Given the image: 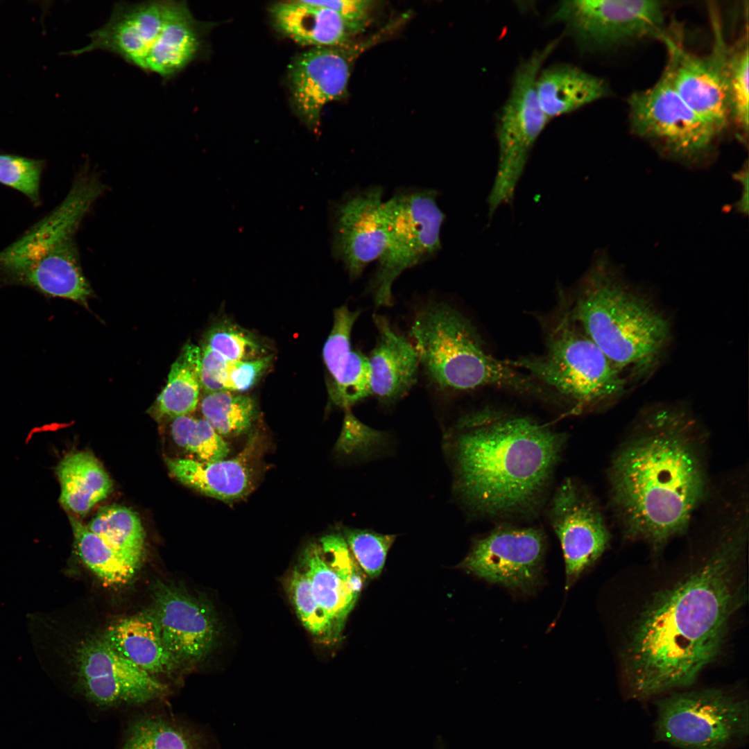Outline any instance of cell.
<instances>
[{
  "mask_svg": "<svg viewBox=\"0 0 749 749\" xmlns=\"http://www.w3.org/2000/svg\"><path fill=\"white\" fill-rule=\"evenodd\" d=\"M745 540L742 524L725 532L700 566L646 605L623 652L632 698L690 686L718 655L730 621L746 599L739 572Z\"/></svg>",
  "mask_w": 749,
  "mask_h": 749,
  "instance_id": "obj_1",
  "label": "cell"
},
{
  "mask_svg": "<svg viewBox=\"0 0 749 749\" xmlns=\"http://www.w3.org/2000/svg\"><path fill=\"white\" fill-rule=\"evenodd\" d=\"M698 430L682 405H657L617 453L611 498L630 537L658 549L688 526L707 485Z\"/></svg>",
  "mask_w": 749,
  "mask_h": 749,
  "instance_id": "obj_2",
  "label": "cell"
},
{
  "mask_svg": "<svg viewBox=\"0 0 749 749\" xmlns=\"http://www.w3.org/2000/svg\"><path fill=\"white\" fill-rule=\"evenodd\" d=\"M566 434L526 416L482 409L460 417L449 440L455 489L488 518L533 516L546 497Z\"/></svg>",
  "mask_w": 749,
  "mask_h": 749,
  "instance_id": "obj_3",
  "label": "cell"
},
{
  "mask_svg": "<svg viewBox=\"0 0 749 749\" xmlns=\"http://www.w3.org/2000/svg\"><path fill=\"white\" fill-rule=\"evenodd\" d=\"M571 312L610 361L637 379L655 372L671 341L668 317L604 250L580 279Z\"/></svg>",
  "mask_w": 749,
  "mask_h": 749,
  "instance_id": "obj_4",
  "label": "cell"
},
{
  "mask_svg": "<svg viewBox=\"0 0 749 749\" xmlns=\"http://www.w3.org/2000/svg\"><path fill=\"white\" fill-rule=\"evenodd\" d=\"M410 334L420 363L441 390L494 386L538 396L544 394L529 375L508 361L490 354L470 321L446 303L433 302L422 308Z\"/></svg>",
  "mask_w": 749,
  "mask_h": 749,
  "instance_id": "obj_5",
  "label": "cell"
},
{
  "mask_svg": "<svg viewBox=\"0 0 749 749\" xmlns=\"http://www.w3.org/2000/svg\"><path fill=\"white\" fill-rule=\"evenodd\" d=\"M527 372L578 409L594 408L619 399L626 388V379L566 310L546 338L543 354L508 361Z\"/></svg>",
  "mask_w": 749,
  "mask_h": 749,
  "instance_id": "obj_6",
  "label": "cell"
},
{
  "mask_svg": "<svg viewBox=\"0 0 749 749\" xmlns=\"http://www.w3.org/2000/svg\"><path fill=\"white\" fill-rule=\"evenodd\" d=\"M438 192L428 188L397 190L384 203L387 239L369 283L377 307L393 304L392 286L406 270L431 259L441 249L445 214Z\"/></svg>",
  "mask_w": 749,
  "mask_h": 749,
  "instance_id": "obj_7",
  "label": "cell"
},
{
  "mask_svg": "<svg viewBox=\"0 0 749 749\" xmlns=\"http://www.w3.org/2000/svg\"><path fill=\"white\" fill-rule=\"evenodd\" d=\"M558 42L554 40L534 51L516 69L497 123L499 159L488 198L489 218L498 208L513 200L530 153L549 121L541 107L536 82L544 61Z\"/></svg>",
  "mask_w": 749,
  "mask_h": 749,
  "instance_id": "obj_8",
  "label": "cell"
},
{
  "mask_svg": "<svg viewBox=\"0 0 749 749\" xmlns=\"http://www.w3.org/2000/svg\"><path fill=\"white\" fill-rule=\"evenodd\" d=\"M656 707V739L681 749H727L748 736V700L726 690L673 693Z\"/></svg>",
  "mask_w": 749,
  "mask_h": 749,
  "instance_id": "obj_9",
  "label": "cell"
},
{
  "mask_svg": "<svg viewBox=\"0 0 749 749\" xmlns=\"http://www.w3.org/2000/svg\"><path fill=\"white\" fill-rule=\"evenodd\" d=\"M628 105L634 133L666 156L694 168L711 162L719 133L682 99L666 68L652 87L631 94Z\"/></svg>",
  "mask_w": 749,
  "mask_h": 749,
  "instance_id": "obj_10",
  "label": "cell"
},
{
  "mask_svg": "<svg viewBox=\"0 0 749 749\" xmlns=\"http://www.w3.org/2000/svg\"><path fill=\"white\" fill-rule=\"evenodd\" d=\"M74 674L80 693L100 708L140 707L169 692L167 685L119 655L103 637L77 648Z\"/></svg>",
  "mask_w": 749,
  "mask_h": 749,
  "instance_id": "obj_11",
  "label": "cell"
},
{
  "mask_svg": "<svg viewBox=\"0 0 749 749\" xmlns=\"http://www.w3.org/2000/svg\"><path fill=\"white\" fill-rule=\"evenodd\" d=\"M664 5L651 0H566L551 20L564 24L582 49H599L661 36Z\"/></svg>",
  "mask_w": 749,
  "mask_h": 749,
  "instance_id": "obj_12",
  "label": "cell"
},
{
  "mask_svg": "<svg viewBox=\"0 0 749 749\" xmlns=\"http://www.w3.org/2000/svg\"><path fill=\"white\" fill-rule=\"evenodd\" d=\"M389 26L365 40L334 47H314L295 56L288 71L291 101L300 118L311 129L318 127L328 103L347 95L352 69L365 51L379 43Z\"/></svg>",
  "mask_w": 749,
  "mask_h": 749,
  "instance_id": "obj_13",
  "label": "cell"
},
{
  "mask_svg": "<svg viewBox=\"0 0 749 749\" xmlns=\"http://www.w3.org/2000/svg\"><path fill=\"white\" fill-rule=\"evenodd\" d=\"M545 551L541 529L504 524L476 539L460 567L490 583L527 591L538 583Z\"/></svg>",
  "mask_w": 749,
  "mask_h": 749,
  "instance_id": "obj_14",
  "label": "cell"
},
{
  "mask_svg": "<svg viewBox=\"0 0 749 749\" xmlns=\"http://www.w3.org/2000/svg\"><path fill=\"white\" fill-rule=\"evenodd\" d=\"M384 188L355 189L335 202L331 210L332 250L350 278H359L381 255L387 239Z\"/></svg>",
  "mask_w": 749,
  "mask_h": 749,
  "instance_id": "obj_15",
  "label": "cell"
},
{
  "mask_svg": "<svg viewBox=\"0 0 749 749\" xmlns=\"http://www.w3.org/2000/svg\"><path fill=\"white\" fill-rule=\"evenodd\" d=\"M712 51L700 56L687 51L675 37L661 35L668 50L669 71L677 93L700 117L718 133L730 120L726 86L728 49L714 21Z\"/></svg>",
  "mask_w": 749,
  "mask_h": 749,
  "instance_id": "obj_16",
  "label": "cell"
},
{
  "mask_svg": "<svg viewBox=\"0 0 749 749\" xmlns=\"http://www.w3.org/2000/svg\"><path fill=\"white\" fill-rule=\"evenodd\" d=\"M548 516L561 544L569 585L601 557L609 531L599 506L573 479H565L556 488Z\"/></svg>",
  "mask_w": 749,
  "mask_h": 749,
  "instance_id": "obj_17",
  "label": "cell"
},
{
  "mask_svg": "<svg viewBox=\"0 0 749 749\" xmlns=\"http://www.w3.org/2000/svg\"><path fill=\"white\" fill-rule=\"evenodd\" d=\"M146 611L170 653L182 664L203 660L214 648L218 626L209 605L182 589L157 582Z\"/></svg>",
  "mask_w": 749,
  "mask_h": 749,
  "instance_id": "obj_18",
  "label": "cell"
},
{
  "mask_svg": "<svg viewBox=\"0 0 749 749\" xmlns=\"http://www.w3.org/2000/svg\"><path fill=\"white\" fill-rule=\"evenodd\" d=\"M313 597L331 622L336 637L361 592L363 578L344 536L330 533L312 545L304 556Z\"/></svg>",
  "mask_w": 749,
  "mask_h": 749,
  "instance_id": "obj_19",
  "label": "cell"
},
{
  "mask_svg": "<svg viewBox=\"0 0 749 749\" xmlns=\"http://www.w3.org/2000/svg\"><path fill=\"white\" fill-rule=\"evenodd\" d=\"M166 3H116L107 22L89 35V44L71 53L108 51L146 72V59L161 30Z\"/></svg>",
  "mask_w": 749,
  "mask_h": 749,
  "instance_id": "obj_20",
  "label": "cell"
},
{
  "mask_svg": "<svg viewBox=\"0 0 749 749\" xmlns=\"http://www.w3.org/2000/svg\"><path fill=\"white\" fill-rule=\"evenodd\" d=\"M361 313L346 305L334 311L333 326L324 345L322 356L330 376L328 392L336 406L350 407L371 395L368 357L352 350L351 333Z\"/></svg>",
  "mask_w": 749,
  "mask_h": 749,
  "instance_id": "obj_21",
  "label": "cell"
},
{
  "mask_svg": "<svg viewBox=\"0 0 749 749\" xmlns=\"http://www.w3.org/2000/svg\"><path fill=\"white\" fill-rule=\"evenodd\" d=\"M373 321L378 335L368 357L371 395L390 405L415 384L419 359L413 345L393 329L385 316L374 314Z\"/></svg>",
  "mask_w": 749,
  "mask_h": 749,
  "instance_id": "obj_22",
  "label": "cell"
},
{
  "mask_svg": "<svg viewBox=\"0 0 749 749\" xmlns=\"http://www.w3.org/2000/svg\"><path fill=\"white\" fill-rule=\"evenodd\" d=\"M276 27L300 44L334 47L349 44L363 30L315 1L277 3L270 9Z\"/></svg>",
  "mask_w": 749,
  "mask_h": 749,
  "instance_id": "obj_23",
  "label": "cell"
},
{
  "mask_svg": "<svg viewBox=\"0 0 749 749\" xmlns=\"http://www.w3.org/2000/svg\"><path fill=\"white\" fill-rule=\"evenodd\" d=\"M203 26L186 1H167L161 30L146 59V72L168 81L182 72L199 55Z\"/></svg>",
  "mask_w": 749,
  "mask_h": 749,
  "instance_id": "obj_24",
  "label": "cell"
},
{
  "mask_svg": "<svg viewBox=\"0 0 749 749\" xmlns=\"http://www.w3.org/2000/svg\"><path fill=\"white\" fill-rule=\"evenodd\" d=\"M246 448L236 457L216 461L166 457L171 474L182 483L222 501H233L252 488V472Z\"/></svg>",
  "mask_w": 749,
  "mask_h": 749,
  "instance_id": "obj_25",
  "label": "cell"
},
{
  "mask_svg": "<svg viewBox=\"0 0 749 749\" xmlns=\"http://www.w3.org/2000/svg\"><path fill=\"white\" fill-rule=\"evenodd\" d=\"M102 637L117 653L155 677L173 675L182 665L165 646L146 612L117 620Z\"/></svg>",
  "mask_w": 749,
  "mask_h": 749,
  "instance_id": "obj_26",
  "label": "cell"
},
{
  "mask_svg": "<svg viewBox=\"0 0 749 749\" xmlns=\"http://www.w3.org/2000/svg\"><path fill=\"white\" fill-rule=\"evenodd\" d=\"M536 87L541 107L549 120L599 100L608 92L603 79L567 64L542 69Z\"/></svg>",
  "mask_w": 749,
  "mask_h": 749,
  "instance_id": "obj_27",
  "label": "cell"
},
{
  "mask_svg": "<svg viewBox=\"0 0 749 749\" xmlns=\"http://www.w3.org/2000/svg\"><path fill=\"white\" fill-rule=\"evenodd\" d=\"M17 285L48 298H61L87 307L92 288L81 268L74 236L66 239L45 262L28 268Z\"/></svg>",
  "mask_w": 749,
  "mask_h": 749,
  "instance_id": "obj_28",
  "label": "cell"
},
{
  "mask_svg": "<svg viewBox=\"0 0 749 749\" xmlns=\"http://www.w3.org/2000/svg\"><path fill=\"white\" fill-rule=\"evenodd\" d=\"M60 485L59 502L75 515H85L112 490V482L101 463L88 451H71L55 467Z\"/></svg>",
  "mask_w": 749,
  "mask_h": 749,
  "instance_id": "obj_29",
  "label": "cell"
},
{
  "mask_svg": "<svg viewBox=\"0 0 749 749\" xmlns=\"http://www.w3.org/2000/svg\"><path fill=\"white\" fill-rule=\"evenodd\" d=\"M200 348L188 342L172 364L167 383L149 408L160 422L189 415L199 403Z\"/></svg>",
  "mask_w": 749,
  "mask_h": 749,
  "instance_id": "obj_30",
  "label": "cell"
},
{
  "mask_svg": "<svg viewBox=\"0 0 749 749\" xmlns=\"http://www.w3.org/2000/svg\"><path fill=\"white\" fill-rule=\"evenodd\" d=\"M119 749H207L199 730L159 715L134 720L127 728Z\"/></svg>",
  "mask_w": 749,
  "mask_h": 749,
  "instance_id": "obj_31",
  "label": "cell"
},
{
  "mask_svg": "<svg viewBox=\"0 0 749 749\" xmlns=\"http://www.w3.org/2000/svg\"><path fill=\"white\" fill-rule=\"evenodd\" d=\"M69 518L78 557L105 585H123L134 576L141 562L112 548L74 516Z\"/></svg>",
  "mask_w": 749,
  "mask_h": 749,
  "instance_id": "obj_32",
  "label": "cell"
},
{
  "mask_svg": "<svg viewBox=\"0 0 749 749\" xmlns=\"http://www.w3.org/2000/svg\"><path fill=\"white\" fill-rule=\"evenodd\" d=\"M87 526L112 548L141 562L145 532L133 510L117 504L101 507Z\"/></svg>",
  "mask_w": 749,
  "mask_h": 749,
  "instance_id": "obj_33",
  "label": "cell"
},
{
  "mask_svg": "<svg viewBox=\"0 0 749 749\" xmlns=\"http://www.w3.org/2000/svg\"><path fill=\"white\" fill-rule=\"evenodd\" d=\"M200 405L203 418L223 438L246 432L256 414L252 397L228 390L205 393Z\"/></svg>",
  "mask_w": 749,
  "mask_h": 749,
  "instance_id": "obj_34",
  "label": "cell"
},
{
  "mask_svg": "<svg viewBox=\"0 0 749 749\" xmlns=\"http://www.w3.org/2000/svg\"><path fill=\"white\" fill-rule=\"evenodd\" d=\"M171 433L175 442L200 461H216L226 458L228 443L204 419L189 415L171 420Z\"/></svg>",
  "mask_w": 749,
  "mask_h": 749,
  "instance_id": "obj_35",
  "label": "cell"
},
{
  "mask_svg": "<svg viewBox=\"0 0 749 749\" xmlns=\"http://www.w3.org/2000/svg\"><path fill=\"white\" fill-rule=\"evenodd\" d=\"M748 45L742 42L734 50L728 49L726 86L730 119L742 135H748L749 118Z\"/></svg>",
  "mask_w": 749,
  "mask_h": 749,
  "instance_id": "obj_36",
  "label": "cell"
},
{
  "mask_svg": "<svg viewBox=\"0 0 749 749\" xmlns=\"http://www.w3.org/2000/svg\"><path fill=\"white\" fill-rule=\"evenodd\" d=\"M202 345L214 350L228 362L255 359L264 356L260 340L250 332L229 322L212 327Z\"/></svg>",
  "mask_w": 749,
  "mask_h": 749,
  "instance_id": "obj_37",
  "label": "cell"
},
{
  "mask_svg": "<svg viewBox=\"0 0 749 749\" xmlns=\"http://www.w3.org/2000/svg\"><path fill=\"white\" fill-rule=\"evenodd\" d=\"M343 536L358 565L370 578L378 576L397 535L370 529L344 528Z\"/></svg>",
  "mask_w": 749,
  "mask_h": 749,
  "instance_id": "obj_38",
  "label": "cell"
},
{
  "mask_svg": "<svg viewBox=\"0 0 749 749\" xmlns=\"http://www.w3.org/2000/svg\"><path fill=\"white\" fill-rule=\"evenodd\" d=\"M288 588L295 611L306 629L316 637H336L331 622L313 597L304 570L296 568L292 571Z\"/></svg>",
  "mask_w": 749,
  "mask_h": 749,
  "instance_id": "obj_39",
  "label": "cell"
},
{
  "mask_svg": "<svg viewBox=\"0 0 749 749\" xmlns=\"http://www.w3.org/2000/svg\"><path fill=\"white\" fill-rule=\"evenodd\" d=\"M44 162L12 154H0V183L40 204V180Z\"/></svg>",
  "mask_w": 749,
  "mask_h": 749,
  "instance_id": "obj_40",
  "label": "cell"
},
{
  "mask_svg": "<svg viewBox=\"0 0 749 749\" xmlns=\"http://www.w3.org/2000/svg\"><path fill=\"white\" fill-rule=\"evenodd\" d=\"M342 429L336 443V451L345 456L365 458L381 449L387 435L361 422L350 409H345Z\"/></svg>",
  "mask_w": 749,
  "mask_h": 749,
  "instance_id": "obj_41",
  "label": "cell"
},
{
  "mask_svg": "<svg viewBox=\"0 0 749 749\" xmlns=\"http://www.w3.org/2000/svg\"><path fill=\"white\" fill-rule=\"evenodd\" d=\"M273 361V355L242 361L229 362L225 390L243 393L251 389L264 374Z\"/></svg>",
  "mask_w": 749,
  "mask_h": 749,
  "instance_id": "obj_42",
  "label": "cell"
},
{
  "mask_svg": "<svg viewBox=\"0 0 749 749\" xmlns=\"http://www.w3.org/2000/svg\"><path fill=\"white\" fill-rule=\"evenodd\" d=\"M200 348V388L205 393L225 390L229 362L206 346L202 345Z\"/></svg>",
  "mask_w": 749,
  "mask_h": 749,
  "instance_id": "obj_43",
  "label": "cell"
},
{
  "mask_svg": "<svg viewBox=\"0 0 749 749\" xmlns=\"http://www.w3.org/2000/svg\"><path fill=\"white\" fill-rule=\"evenodd\" d=\"M318 4L327 7L340 15L347 21L363 31L368 26L374 1L369 0H332L315 1Z\"/></svg>",
  "mask_w": 749,
  "mask_h": 749,
  "instance_id": "obj_44",
  "label": "cell"
},
{
  "mask_svg": "<svg viewBox=\"0 0 749 749\" xmlns=\"http://www.w3.org/2000/svg\"><path fill=\"white\" fill-rule=\"evenodd\" d=\"M733 178L741 185V196L735 207L740 214L747 216L748 212V162L733 174Z\"/></svg>",
  "mask_w": 749,
  "mask_h": 749,
  "instance_id": "obj_45",
  "label": "cell"
}]
</instances>
